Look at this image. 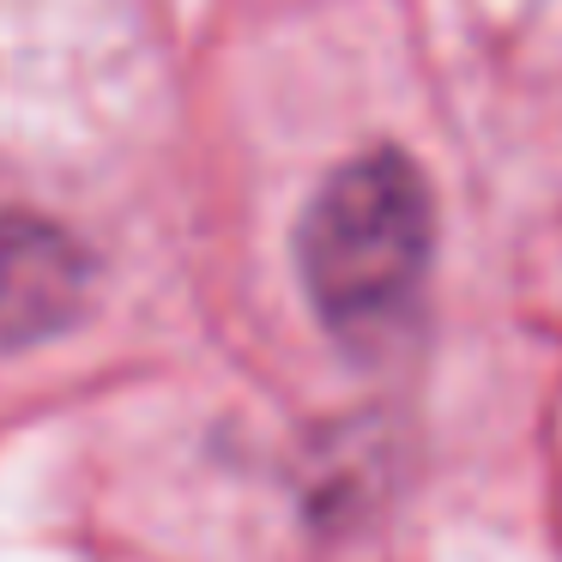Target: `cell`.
<instances>
[{
	"label": "cell",
	"instance_id": "6da1fadb",
	"mask_svg": "<svg viewBox=\"0 0 562 562\" xmlns=\"http://www.w3.org/2000/svg\"><path fill=\"white\" fill-rule=\"evenodd\" d=\"M436 260V200L405 151L339 164L296 231L308 303L345 351H381L412 327Z\"/></svg>",
	"mask_w": 562,
	"mask_h": 562
},
{
	"label": "cell",
	"instance_id": "7a4b0ae2",
	"mask_svg": "<svg viewBox=\"0 0 562 562\" xmlns=\"http://www.w3.org/2000/svg\"><path fill=\"white\" fill-rule=\"evenodd\" d=\"M79 255L43 224H13V248L0 243V321L13 339L49 333L79 296Z\"/></svg>",
	"mask_w": 562,
	"mask_h": 562
}]
</instances>
